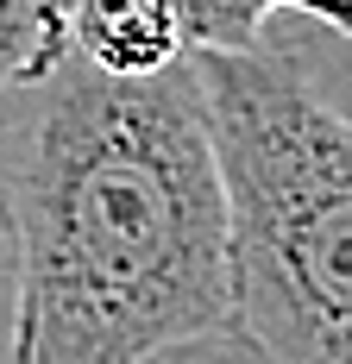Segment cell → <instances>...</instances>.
Listing matches in <instances>:
<instances>
[{
	"mask_svg": "<svg viewBox=\"0 0 352 364\" xmlns=\"http://www.w3.org/2000/svg\"><path fill=\"white\" fill-rule=\"evenodd\" d=\"M6 364H151L227 339V188L195 63L101 75L70 44L0 95Z\"/></svg>",
	"mask_w": 352,
	"mask_h": 364,
	"instance_id": "1",
	"label": "cell"
},
{
	"mask_svg": "<svg viewBox=\"0 0 352 364\" xmlns=\"http://www.w3.org/2000/svg\"><path fill=\"white\" fill-rule=\"evenodd\" d=\"M189 63L227 188V339L258 364H352V119L271 38Z\"/></svg>",
	"mask_w": 352,
	"mask_h": 364,
	"instance_id": "2",
	"label": "cell"
},
{
	"mask_svg": "<svg viewBox=\"0 0 352 364\" xmlns=\"http://www.w3.org/2000/svg\"><path fill=\"white\" fill-rule=\"evenodd\" d=\"M63 38L101 75H157L189 57L170 0H70Z\"/></svg>",
	"mask_w": 352,
	"mask_h": 364,
	"instance_id": "3",
	"label": "cell"
},
{
	"mask_svg": "<svg viewBox=\"0 0 352 364\" xmlns=\"http://www.w3.org/2000/svg\"><path fill=\"white\" fill-rule=\"evenodd\" d=\"M170 13L189 38V50H246L264 38L277 13L321 19L340 38H352V0H170Z\"/></svg>",
	"mask_w": 352,
	"mask_h": 364,
	"instance_id": "4",
	"label": "cell"
},
{
	"mask_svg": "<svg viewBox=\"0 0 352 364\" xmlns=\"http://www.w3.org/2000/svg\"><path fill=\"white\" fill-rule=\"evenodd\" d=\"M63 6L70 0H0V95L19 75L44 70L70 38H63Z\"/></svg>",
	"mask_w": 352,
	"mask_h": 364,
	"instance_id": "5",
	"label": "cell"
}]
</instances>
